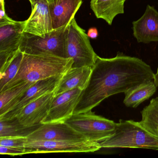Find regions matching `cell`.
<instances>
[{
	"label": "cell",
	"instance_id": "1",
	"mask_svg": "<svg viewBox=\"0 0 158 158\" xmlns=\"http://www.w3.org/2000/svg\"><path fill=\"white\" fill-rule=\"evenodd\" d=\"M154 74L149 65L136 57L121 53L109 59L98 56L74 114L91 111L112 95L153 80Z\"/></svg>",
	"mask_w": 158,
	"mask_h": 158
},
{
	"label": "cell",
	"instance_id": "2",
	"mask_svg": "<svg viewBox=\"0 0 158 158\" xmlns=\"http://www.w3.org/2000/svg\"><path fill=\"white\" fill-rule=\"evenodd\" d=\"M73 63L71 58L65 59L48 54L24 53L17 74L0 92L25 82L35 83L64 74L72 68Z\"/></svg>",
	"mask_w": 158,
	"mask_h": 158
},
{
	"label": "cell",
	"instance_id": "3",
	"mask_svg": "<svg viewBox=\"0 0 158 158\" xmlns=\"http://www.w3.org/2000/svg\"><path fill=\"white\" fill-rule=\"evenodd\" d=\"M102 148H143L158 151V137L149 133L133 120H119L114 134L99 142Z\"/></svg>",
	"mask_w": 158,
	"mask_h": 158
},
{
	"label": "cell",
	"instance_id": "4",
	"mask_svg": "<svg viewBox=\"0 0 158 158\" xmlns=\"http://www.w3.org/2000/svg\"><path fill=\"white\" fill-rule=\"evenodd\" d=\"M67 26L54 29L44 37L24 32L19 49L27 54H48L68 59L66 50Z\"/></svg>",
	"mask_w": 158,
	"mask_h": 158
},
{
	"label": "cell",
	"instance_id": "5",
	"mask_svg": "<svg viewBox=\"0 0 158 158\" xmlns=\"http://www.w3.org/2000/svg\"><path fill=\"white\" fill-rule=\"evenodd\" d=\"M64 122L88 140L98 142L109 138L116 126L113 121L97 115L91 110L74 114Z\"/></svg>",
	"mask_w": 158,
	"mask_h": 158
},
{
	"label": "cell",
	"instance_id": "6",
	"mask_svg": "<svg viewBox=\"0 0 158 158\" xmlns=\"http://www.w3.org/2000/svg\"><path fill=\"white\" fill-rule=\"evenodd\" d=\"M67 58L73 61L72 67H92L98 55L94 52L85 31L77 23L75 18L66 28Z\"/></svg>",
	"mask_w": 158,
	"mask_h": 158
},
{
	"label": "cell",
	"instance_id": "7",
	"mask_svg": "<svg viewBox=\"0 0 158 158\" xmlns=\"http://www.w3.org/2000/svg\"><path fill=\"white\" fill-rule=\"evenodd\" d=\"M26 24V20L15 21L8 15L0 19V71L19 50Z\"/></svg>",
	"mask_w": 158,
	"mask_h": 158
},
{
	"label": "cell",
	"instance_id": "8",
	"mask_svg": "<svg viewBox=\"0 0 158 158\" xmlns=\"http://www.w3.org/2000/svg\"><path fill=\"white\" fill-rule=\"evenodd\" d=\"M101 148L99 143L89 140L78 141L28 140L26 154L49 152H92Z\"/></svg>",
	"mask_w": 158,
	"mask_h": 158
},
{
	"label": "cell",
	"instance_id": "9",
	"mask_svg": "<svg viewBox=\"0 0 158 158\" xmlns=\"http://www.w3.org/2000/svg\"><path fill=\"white\" fill-rule=\"evenodd\" d=\"M63 75L35 82L11 104L7 112L0 116V119H10L16 117L27 105L47 93L53 92Z\"/></svg>",
	"mask_w": 158,
	"mask_h": 158
},
{
	"label": "cell",
	"instance_id": "10",
	"mask_svg": "<svg viewBox=\"0 0 158 158\" xmlns=\"http://www.w3.org/2000/svg\"><path fill=\"white\" fill-rule=\"evenodd\" d=\"M82 91L80 89H74L54 96L42 124L65 122L73 114Z\"/></svg>",
	"mask_w": 158,
	"mask_h": 158
},
{
	"label": "cell",
	"instance_id": "11",
	"mask_svg": "<svg viewBox=\"0 0 158 158\" xmlns=\"http://www.w3.org/2000/svg\"><path fill=\"white\" fill-rule=\"evenodd\" d=\"M28 140L78 141L88 140L65 122L42 124L27 137Z\"/></svg>",
	"mask_w": 158,
	"mask_h": 158
},
{
	"label": "cell",
	"instance_id": "12",
	"mask_svg": "<svg viewBox=\"0 0 158 158\" xmlns=\"http://www.w3.org/2000/svg\"><path fill=\"white\" fill-rule=\"evenodd\" d=\"M32 5V13L26 20L24 32L44 37L51 32L52 22L48 0H29Z\"/></svg>",
	"mask_w": 158,
	"mask_h": 158
},
{
	"label": "cell",
	"instance_id": "13",
	"mask_svg": "<svg viewBox=\"0 0 158 158\" xmlns=\"http://www.w3.org/2000/svg\"><path fill=\"white\" fill-rule=\"evenodd\" d=\"M54 91L47 93L27 105L17 117L20 123L27 127L40 126L48 115Z\"/></svg>",
	"mask_w": 158,
	"mask_h": 158
},
{
	"label": "cell",
	"instance_id": "14",
	"mask_svg": "<svg viewBox=\"0 0 158 158\" xmlns=\"http://www.w3.org/2000/svg\"><path fill=\"white\" fill-rule=\"evenodd\" d=\"M133 34L139 43L158 41V12L148 5L145 13L133 22Z\"/></svg>",
	"mask_w": 158,
	"mask_h": 158
},
{
	"label": "cell",
	"instance_id": "15",
	"mask_svg": "<svg viewBox=\"0 0 158 158\" xmlns=\"http://www.w3.org/2000/svg\"><path fill=\"white\" fill-rule=\"evenodd\" d=\"M82 2V0H58L49 3L53 30L68 26L75 18Z\"/></svg>",
	"mask_w": 158,
	"mask_h": 158
},
{
	"label": "cell",
	"instance_id": "16",
	"mask_svg": "<svg viewBox=\"0 0 158 158\" xmlns=\"http://www.w3.org/2000/svg\"><path fill=\"white\" fill-rule=\"evenodd\" d=\"M92 67H72L63 75L54 91V96L74 89L84 90L87 85Z\"/></svg>",
	"mask_w": 158,
	"mask_h": 158
},
{
	"label": "cell",
	"instance_id": "17",
	"mask_svg": "<svg viewBox=\"0 0 158 158\" xmlns=\"http://www.w3.org/2000/svg\"><path fill=\"white\" fill-rule=\"evenodd\" d=\"M126 0H91L90 8L96 17L111 25L114 17L124 13Z\"/></svg>",
	"mask_w": 158,
	"mask_h": 158
},
{
	"label": "cell",
	"instance_id": "18",
	"mask_svg": "<svg viewBox=\"0 0 158 158\" xmlns=\"http://www.w3.org/2000/svg\"><path fill=\"white\" fill-rule=\"evenodd\" d=\"M157 88L153 80L139 85L125 92L124 104L127 107L136 108L153 96Z\"/></svg>",
	"mask_w": 158,
	"mask_h": 158
},
{
	"label": "cell",
	"instance_id": "19",
	"mask_svg": "<svg viewBox=\"0 0 158 158\" xmlns=\"http://www.w3.org/2000/svg\"><path fill=\"white\" fill-rule=\"evenodd\" d=\"M142 119L139 124L149 133L158 137V97L152 99L140 112Z\"/></svg>",
	"mask_w": 158,
	"mask_h": 158
},
{
	"label": "cell",
	"instance_id": "20",
	"mask_svg": "<svg viewBox=\"0 0 158 158\" xmlns=\"http://www.w3.org/2000/svg\"><path fill=\"white\" fill-rule=\"evenodd\" d=\"M39 127H25L20 123L17 117L10 119L2 118L0 119V137H27Z\"/></svg>",
	"mask_w": 158,
	"mask_h": 158
},
{
	"label": "cell",
	"instance_id": "21",
	"mask_svg": "<svg viewBox=\"0 0 158 158\" xmlns=\"http://www.w3.org/2000/svg\"><path fill=\"white\" fill-rule=\"evenodd\" d=\"M35 83L25 82L0 92V116L6 114L11 104Z\"/></svg>",
	"mask_w": 158,
	"mask_h": 158
},
{
	"label": "cell",
	"instance_id": "22",
	"mask_svg": "<svg viewBox=\"0 0 158 158\" xmlns=\"http://www.w3.org/2000/svg\"><path fill=\"white\" fill-rule=\"evenodd\" d=\"M23 55V52L19 49L7 66L2 71H0V90L16 75Z\"/></svg>",
	"mask_w": 158,
	"mask_h": 158
},
{
	"label": "cell",
	"instance_id": "23",
	"mask_svg": "<svg viewBox=\"0 0 158 158\" xmlns=\"http://www.w3.org/2000/svg\"><path fill=\"white\" fill-rule=\"evenodd\" d=\"M27 137L11 136L0 137V145L16 148H25Z\"/></svg>",
	"mask_w": 158,
	"mask_h": 158
},
{
	"label": "cell",
	"instance_id": "24",
	"mask_svg": "<svg viewBox=\"0 0 158 158\" xmlns=\"http://www.w3.org/2000/svg\"><path fill=\"white\" fill-rule=\"evenodd\" d=\"M0 154L2 155H22L26 154L25 148H16L0 145Z\"/></svg>",
	"mask_w": 158,
	"mask_h": 158
},
{
	"label": "cell",
	"instance_id": "25",
	"mask_svg": "<svg viewBox=\"0 0 158 158\" xmlns=\"http://www.w3.org/2000/svg\"><path fill=\"white\" fill-rule=\"evenodd\" d=\"M87 35L89 37L95 39L98 37V33L97 28L95 27H92V28H89V29Z\"/></svg>",
	"mask_w": 158,
	"mask_h": 158
},
{
	"label": "cell",
	"instance_id": "26",
	"mask_svg": "<svg viewBox=\"0 0 158 158\" xmlns=\"http://www.w3.org/2000/svg\"><path fill=\"white\" fill-rule=\"evenodd\" d=\"M153 81L157 88H158V67L157 68V72L156 73L154 74V78Z\"/></svg>",
	"mask_w": 158,
	"mask_h": 158
},
{
	"label": "cell",
	"instance_id": "27",
	"mask_svg": "<svg viewBox=\"0 0 158 158\" xmlns=\"http://www.w3.org/2000/svg\"><path fill=\"white\" fill-rule=\"evenodd\" d=\"M49 3H52V2H55L57 1L58 0H48Z\"/></svg>",
	"mask_w": 158,
	"mask_h": 158
}]
</instances>
